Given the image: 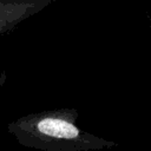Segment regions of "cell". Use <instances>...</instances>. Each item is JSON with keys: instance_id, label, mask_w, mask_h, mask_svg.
Wrapping results in <instances>:
<instances>
[{"instance_id": "6da1fadb", "label": "cell", "mask_w": 151, "mask_h": 151, "mask_svg": "<svg viewBox=\"0 0 151 151\" xmlns=\"http://www.w3.org/2000/svg\"><path fill=\"white\" fill-rule=\"evenodd\" d=\"M77 118L76 109L46 110L18 118L8 124V131L22 146L42 151H91L117 146L80 129Z\"/></svg>"}, {"instance_id": "7a4b0ae2", "label": "cell", "mask_w": 151, "mask_h": 151, "mask_svg": "<svg viewBox=\"0 0 151 151\" xmlns=\"http://www.w3.org/2000/svg\"><path fill=\"white\" fill-rule=\"evenodd\" d=\"M53 2L54 0H0V35L13 31Z\"/></svg>"}]
</instances>
